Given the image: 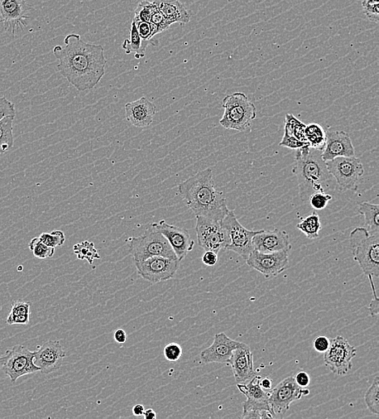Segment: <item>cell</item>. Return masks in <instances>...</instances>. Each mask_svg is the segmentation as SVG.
<instances>
[{
    "label": "cell",
    "mask_w": 379,
    "mask_h": 419,
    "mask_svg": "<svg viewBox=\"0 0 379 419\" xmlns=\"http://www.w3.org/2000/svg\"><path fill=\"white\" fill-rule=\"evenodd\" d=\"M54 55L57 70L79 91L93 89L105 74L104 47L86 43L75 33L65 37L64 46L54 48Z\"/></svg>",
    "instance_id": "6da1fadb"
},
{
    "label": "cell",
    "mask_w": 379,
    "mask_h": 419,
    "mask_svg": "<svg viewBox=\"0 0 379 419\" xmlns=\"http://www.w3.org/2000/svg\"><path fill=\"white\" fill-rule=\"evenodd\" d=\"M178 194L196 216L222 221L229 213L227 197L216 189L210 168L181 183Z\"/></svg>",
    "instance_id": "7a4b0ae2"
},
{
    "label": "cell",
    "mask_w": 379,
    "mask_h": 419,
    "mask_svg": "<svg viewBox=\"0 0 379 419\" xmlns=\"http://www.w3.org/2000/svg\"><path fill=\"white\" fill-rule=\"evenodd\" d=\"M296 150L293 173L299 182L301 199L306 202L314 193L330 190L333 177L323 160L322 152L310 147L309 144Z\"/></svg>",
    "instance_id": "3957f363"
},
{
    "label": "cell",
    "mask_w": 379,
    "mask_h": 419,
    "mask_svg": "<svg viewBox=\"0 0 379 419\" xmlns=\"http://www.w3.org/2000/svg\"><path fill=\"white\" fill-rule=\"evenodd\" d=\"M355 262L364 275L379 277V233H369L364 227L357 228L350 233Z\"/></svg>",
    "instance_id": "277c9868"
},
{
    "label": "cell",
    "mask_w": 379,
    "mask_h": 419,
    "mask_svg": "<svg viewBox=\"0 0 379 419\" xmlns=\"http://www.w3.org/2000/svg\"><path fill=\"white\" fill-rule=\"evenodd\" d=\"M224 113L220 119V125L225 129L246 131L251 128L252 122L257 118V108L246 94L234 93L223 99Z\"/></svg>",
    "instance_id": "5b68a950"
},
{
    "label": "cell",
    "mask_w": 379,
    "mask_h": 419,
    "mask_svg": "<svg viewBox=\"0 0 379 419\" xmlns=\"http://www.w3.org/2000/svg\"><path fill=\"white\" fill-rule=\"evenodd\" d=\"M129 249L133 262H142L153 257L177 259L169 242L151 224L143 235L129 238Z\"/></svg>",
    "instance_id": "8992f818"
},
{
    "label": "cell",
    "mask_w": 379,
    "mask_h": 419,
    "mask_svg": "<svg viewBox=\"0 0 379 419\" xmlns=\"http://www.w3.org/2000/svg\"><path fill=\"white\" fill-rule=\"evenodd\" d=\"M331 175L335 178L340 189L358 191V182L364 173V166L356 157H339L326 162Z\"/></svg>",
    "instance_id": "52a82bcc"
},
{
    "label": "cell",
    "mask_w": 379,
    "mask_h": 419,
    "mask_svg": "<svg viewBox=\"0 0 379 419\" xmlns=\"http://www.w3.org/2000/svg\"><path fill=\"white\" fill-rule=\"evenodd\" d=\"M35 353L22 345H16L6 351V354L0 356V367L4 373L16 382L23 376L32 374L40 371L33 363Z\"/></svg>",
    "instance_id": "ba28073f"
},
{
    "label": "cell",
    "mask_w": 379,
    "mask_h": 419,
    "mask_svg": "<svg viewBox=\"0 0 379 419\" xmlns=\"http://www.w3.org/2000/svg\"><path fill=\"white\" fill-rule=\"evenodd\" d=\"M196 233L198 245L205 251H213L219 253L225 249L230 244L228 231L221 221L196 216Z\"/></svg>",
    "instance_id": "9c48e42d"
},
{
    "label": "cell",
    "mask_w": 379,
    "mask_h": 419,
    "mask_svg": "<svg viewBox=\"0 0 379 419\" xmlns=\"http://www.w3.org/2000/svg\"><path fill=\"white\" fill-rule=\"evenodd\" d=\"M357 355V350L342 335L330 340V346L325 351V365L331 372L338 376L346 375L353 368L352 360Z\"/></svg>",
    "instance_id": "30bf717a"
},
{
    "label": "cell",
    "mask_w": 379,
    "mask_h": 419,
    "mask_svg": "<svg viewBox=\"0 0 379 419\" xmlns=\"http://www.w3.org/2000/svg\"><path fill=\"white\" fill-rule=\"evenodd\" d=\"M223 227L228 231L230 244L227 250L236 253L242 258L247 260L249 255L254 251L252 239L259 231H250L244 228L239 222L234 211H229L225 217L221 221Z\"/></svg>",
    "instance_id": "8fae6325"
},
{
    "label": "cell",
    "mask_w": 379,
    "mask_h": 419,
    "mask_svg": "<svg viewBox=\"0 0 379 419\" xmlns=\"http://www.w3.org/2000/svg\"><path fill=\"white\" fill-rule=\"evenodd\" d=\"M177 259L153 257L142 262H134L139 276L149 282L156 284L170 280L180 268Z\"/></svg>",
    "instance_id": "7c38bea8"
},
{
    "label": "cell",
    "mask_w": 379,
    "mask_h": 419,
    "mask_svg": "<svg viewBox=\"0 0 379 419\" xmlns=\"http://www.w3.org/2000/svg\"><path fill=\"white\" fill-rule=\"evenodd\" d=\"M310 390L301 388L295 382L294 377L282 380L270 392L268 403L273 416L283 414L289 411L292 402L299 401L302 398L308 396Z\"/></svg>",
    "instance_id": "4fadbf2b"
},
{
    "label": "cell",
    "mask_w": 379,
    "mask_h": 419,
    "mask_svg": "<svg viewBox=\"0 0 379 419\" xmlns=\"http://www.w3.org/2000/svg\"><path fill=\"white\" fill-rule=\"evenodd\" d=\"M289 250L266 253L254 251L249 255L246 263L266 278L275 277L289 267Z\"/></svg>",
    "instance_id": "5bb4252c"
},
{
    "label": "cell",
    "mask_w": 379,
    "mask_h": 419,
    "mask_svg": "<svg viewBox=\"0 0 379 419\" xmlns=\"http://www.w3.org/2000/svg\"><path fill=\"white\" fill-rule=\"evenodd\" d=\"M169 242L177 260L181 262L194 248V240L191 238L188 230L178 226L171 225L165 220L151 224Z\"/></svg>",
    "instance_id": "9a60e30c"
},
{
    "label": "cell",
    "mask_w": 379,
    "mask_h": 419,
    "mask_svg": "<svg viewBox=\"0 0 379 419\" xmlns=\"http://www.w3.org/2000/svg\"><path fill=\"white\" fill-rule=\"evenodd\" d=\"M33 353V363L43 374H50L59 370L66 358L64 347L57 340L47 341L37 346V350Z\"/></svg>",
    "instance_id": "2e32d148"
},
{
    "label": "cell",
    "mask_w": 379,
    "mask_h": 419,
    "mask_svg": "<svg viewBox=\"0 0 379 419\" xmlns=\"http://www.w3.org/2000/svg\"><path fill=\"white\" fill-rule=\"evenodd\" d=\"M243 344L241 342L229 338L225 333L216 334L212 345L201 351V361L204 364H229L233 351Z\"/></svg>",
    "instance_id": "e0dca14e"
},
{
    "label": "cell",
    "mask_w": 379,
    "mask_h": 419,
    "mask_svg": "<svg viewBox=\"0 0 379 419\" xmlns=\"http://www.w3.org/2000/svg\"><path fill=\"white\" fill-rule=\"evenodd\" d=\"M325 146L323 149V160L329 162L339 157H354L355 148L349 135L340 130L327 129Z\"/></svg>",
    "instance_id": "ac0fdd59"
},
{
    "label": "cell",
    "mask_w": 379,
    "mask_h": 419,
    "mask_svg": "<svg viewBox=\"0 0 379 419\" xmlns=\"http://www.w3.org/2000/svg\"><path fill=\"white\" fill-rule=\"evenodd\" d=\"M254 250L261 253H271L284 250H291L290 235L286 231L275 229L259 231L252 239Z\"/></svg>",
    "instance_id": "d6986e66"
},
{
    "label": "cell",
    "mask_w": 379,
    "mask_h": 419,
    "mask_svg": "<svg viewBox=\"0 0 379 419\" xmlns=\"http://www.w3.org/2000/svg\"><path fill=\"white\" fill-rule=\"evenodd\" d=\"M261 376H255L248 384H237V387L247 400L243 402V412L248 411H265L272 413L268 398L270 392L264 391L260 387ZM273 414V413H272Z\"/></svg>",
    "instance_id": "ffe728a7"
},
{
    "label": "cell",
    "mask_w": 379,
    "mask_h": 419,
    "mask_svg": "<svg viewBox=\"0 0 379 419\" xmlns=\"http://www.w3.org/2000/svg\"><path fill=\"white\" fill-rule=\"evenodd\" d=\"M28 10L27 0H0V23L11 28L14 33L16 28L25 27Z\"/></svg>",
    "instance_id": "44dd1931"
},
{
    "label": "cell",
    "mask_w": 379,
    "mask_h": 419,
    "mask_svg": "<svg viewBox=\"0 0 379 419\" xmlns=\"http://www.w3.org/2000/svg\"><path fill=\"white\" fill-rule=\"evenodd\" d=\"M126 119L136 128H147L150 126L156 114V107L154 104L146 97H142L133 102L124 106Z\"/></svg>",
    "instance_id": "7402d4cb"
},
{
    "label": "cell",
    "mask_w": 379,
    "mask_h": 419,
    "mask_svg": "<svg viewBox=\"0 0 379 419\" xmlns=\"http://www.w3.org/2000/svg\"><path fill=\"white\" fill-rule=\"evenodd\" d=\"M228 364L231 365L237 383H246L257 376L253 366V354L250 347L246 344L233 351Z\"/></svg>",
    "instance_id": "603a6c76"
},
{
    "label": "cell",
    "mask_w": 379,
    "mask_h": 419,
    "mask_svg": "<svg viewBox=\"0 0 379 419\" xmlns=\"http://www.w3.org/2000/svg\"><path fill=\"white\" fill-rule=\"evenodd\" d=\"M159 11L171 22L185 25L191 20V12L180 0H154Z\"/></svg>",
    "instance_id": "cb8c5ba5"
},
{
    "label": "cell",
    "mask_w": 379,
    "mask_h": 419,
    "mask_svg": "<svg viewBox=\"0 0 379 419\" xmlns=\"http://www.w3.org/2000/svg\"><path fill=\"white\" fill-rule=\"evenodd\" d=\"M151 42L143 41L139 36L136 23L133 20L131 23V33H129V39H126L122 43V49L127 55L134 54L136 59H142L146 55V50Z\"/></svg>",
    "instance_id": "d4e9b609"
},
{
    "label": "cell",
    "mask_w": 379,
    "mask_h": 419,
    "mask_svg": "<svg viewBox=\"0 0 379 419\" xmlns=\"http://www.w3.org/2000/svg\"><path fill=\"white\" fill-rule=\"evenodd\" d=\"M358 211L364 216V228L369 233H379V206L364 202L359 204Z\"/></svg>",
    "instance_id": "484cf974"
},
{
    "label": "cell",
    "mask_w": 379,
    "mask_h": 419,
    "mask_svg": "<svg viewBox=\"0 0 379 419\" xmlns=\"http://www.w3.org/2000/svg\"><path fill=\"white\" fill-rule=\"evenodd\" d=\"M15 117H7L0 120V154L10 151L14 146L13 121Z\"/></svg>",
    "instance_id": "4316f807"
},
{
    "label": "cell",
    "mask_w": 379,
    "mask_h": 419,
    "mask_svg": "<svg viewBox=\"0 0 379 419\" xmlns=\"http://www.w3.org/2000/svg\"><path fill=\"white\" fill-rule=\"evenodd\" d=\"M305 137L309 146L322 152L325 146V130L317 123H311L306 126Z\"/></svg>",
    "instance_id": "83f0119b"
},
{
    "label": "cell",
    "mask_w": 379,
    "mask_h": 419,
    "mask_svg": "<svg viewBox=\"0 0 379 419\" xmlns=\"http://www.w3.org/2000/svg\"><path fill=\"white\" fill-rule=\"evenodd\" d=\"M297 228L301 231L306 237L311 240L317 239L320 237L321 226L320 215L314 211L313 214L308 217L302 220L299 224L296 226Z\"/></svg>",
    "instance_id": "f1b7e54d"
},
{
    "label": "cell",
    "mask_w": 379,
    "mask_h": 419,
    "mask_svg": "<svg viewBox=\"0 0 379 419\" xmlns=\"http://www.w3.org/2000/svg\"><path fill=\"white\" fill-rule=\"evenodd\" d=\"M73 251L79 260H81V261L86 260L91 266H93L95 260L100 259L94 243L89 242L88 240L75 244Z\"/></svg>",
    "instance_id": "f546056e"
},
{
    "label": "cell",
    "mask_w": 379,
    "mask_h": 419,
    "mask_svg": "<svg viewBox=\"0 0 379 419\" xmlns=\"http://www.w3.org/2000/svg\"><path fill=\"white\" fill-rule=\"evenodd\" d=\"M364 402H366L369 411L379 416V378L376 376L364 395Z\"/></svg>",
    "instance_id": "4dcf8cb0"
},
{
    "label": "cell",
    "mask_w": 379,
    "mask_h": 419,
    "mask_svg": "<svg viewBox=\"0 0 379 419\" xmlns=\"http://www.w3.org/2000/svg\"><path fill=\"white\" fill-rule=\"evenodd\" d=\"M285 127L289 130L290 133L299 141L304 143H308L305 137V128L306 125L297 119L294 115L286 114L285 117Z\"/></svg>",
    "instance_id": "1f68e13d"
},
{
    "label": "cell",
    "mask_w": 379,
    "mask_h": 419,
    "mask_svg": "<svg viewBox=\"0 0 379 419\" xmlns=\"http://www.w3.org/2000/svg\"><path fill=\"white\" fill-rule=\"evenodd\" d=\"M133 21L136 23L138 35L143 41H150L154 46H159V41L154 39V37L159 35L157 27L154 23L136 21L134 19Z\"/></svg>",
    "instance_id": "d6a6232c"
},
{
    "label": "cell",
    "mask_w": 379,
    "mask_h": 419,
    "mask_svg": "<svg viewBox=\"0 0 379 419\" xmlns=\"http://www.w3.org/2000/svg\"><path fill=\"white\" fill-rule=\"evenodd\" d=\"M158 8L154 3L142 0L134 11V20L151 23V17Z\"/></svg>",
    "instance_id": "836d02e7"
},
{
    "label": "cell",
    "mask_w": 379,
    "mask_h": 419,
    "mask_svg": "<svg viewBox=\"0 0 379 419\" xmlns=\"http://www.w3.org/2000/svg\"><path fill=\"white\" fill-rule=\"evenodd\" d=\"M28 248H30L33 254L35 255V257L39 259L51 258L54 256L55 252V248L47 246L38 237L33 238L31 240L30 244H28Z\"/></svg>",
    "instance_id": "e575fe53"
},
{
    "label": "cell",
    "mask_w": 379,
    "mask_h": 419,
    "mask_svg": "<svg viewBox=\"0 0 379 419\" xmlns=\"http://www.w3.org/2000/svg\"><path fill=\"white\" fill-rule=\"evenodd\" d=\"M41 242L51 248L61 247L65 242V235L62 231H53L50 233H42L39 237Z\"/></svg>",
    "instance_id": "d590c367"
},
{
    "label": "cell",
    "mask_w": 379,
    "mask_h": 419,
    "mask_svg": "<svg viewBox=\"0 0 379 419\" xmlns=\"http://www.w3.org/2000/svg\"><path fill=\"white\" fill-rule=\"evenodd\" d=\"M362 9L364 15L369 21L378 23L379 21V0H363Z\"/></svg>",
    "instance_id": "8d00e7d4"
},
{
    "label": "cell",
    "mask_w": 379,
    "mask_h": 419,
    "mask_svg": "<svg viewBox=\"0 0 379 419\" xmlns=\"http://www.w3.org/2000/svg\"><path fill=\"white\" fill-rule=\"evenodd\" d=\"M333 200V196L326 194L325 192H315L309 197V202L315 210H323L328 206L329 202Z\"/></svg>",
    "instance_id": "74e56055"
},
{
    "label": "cell",
    "mask_w": 379,
    "mask_h": 419,
    "mask_svg": "<svg viewBox=\"0 0 379 419\" xmlns=\"http://www.w3.org/2000/svg\"><path fill=\"white\" fill-rule=\"evenodd\" d=\"M151 23H154L157 27L158 33H159V35L161 32L167 31L172 25H174V23L167 20L158 8L156 12L153 13Z\"/></svg>",
    "instance_id": "f35d334b"
},
{
    "label": "cell",
    "mask_w": 379,
    "mask_h": 419,
    "mask_svg": "<svg viewBox=\"0 0 379 419\" xmlns=\"http://www.w3.org/2000/svg\"><path fill=\"white\" fill-rule=\"evenodd\" d=\"M182 354H183V349L180 344L176 343H170L166 345L164 349L165 358L170 362L178 361Z\"/></svg>",
    "instance_id": "ab89813d"
},
{
    "label": "cell",
    "mask_w": 379,
    "mask_h": 419,
    "mask_svg": "<svg viewBox=\"0 0 379 419\" xmlns=\"http://www.w3.org/2000/svg\"><path fill=\"white\" fill-rule=\"evenodd\" d=\"M306 144H308L301 142L299 139L293 136L289 130L285 127L284 136H283L281 142L279 144L280 146L289 148L290 149H297L306 146Z\"/></svg>",
    "instance_id": "60d3db41"
},
{
    "label": "cell",
    "mask_w": 379,
    "mask_h": 419,
    "mask_svg": "<svg viewBox=\"0 0 379 419\" xmlns=\"http://www.w3.org/2000/svg\"><path fill=\"white\" fill-rule=\"evenodd\" d=\"M15 105L8 100L6 97H0V120L7 117H16Z\"/></svg>",
    "instance_id": "b9f144b4"
},
{
    "label": "cell",
    "mask_w": 379,
    "mask_h": 419,
    "mask_svg": "<svg viewBox=\"0 0 379 419\" xmlns=\"http://www.w3.org/2000/svg\"><path fill=\"white\" fill-rule=\"evenodd\" d=\"M24 315H30V303L14 302L9 315L17 316Z\"/></svg>",
    "instance_id": "7bdbcfd3"
},
{
    "label": "cell",
    "mask_w": 379,
    "mask_h": 419,
    "mask_svg": "<svg viewBox=\"0 0 379 419\" xmlns=\"http://www.w3.org/2000/svg\"><path fill=\"white\" fill-rule=\"evenodd\" d=\"M369 283H371V287L373 293V300L371 302V304L369 306V315L373 317L378 316L379 314V300L377 295V291L376 286H374V283L373 281L372 277H369Z\"/></svg>",
    "instance_id": "ee69618b"
},
{
    "label": "cell",
    "mask_w": 379,
    "mask_h": 419,
    "mask_svg": "<svg viewBox=\"0 0 379 419\" xmlns=\"http://www.w3.org/2000/svg\"><path fill=\"white\" fill-rule=\"evenodd\" d=\"M330 346V339L325 335L316 337L313 341V348L316 351L320 353H324Z\"/></svg>",
    "instance_id": "f6af8a7d"
},
{
    "label": "cell",
    "mask_w": 379,
    "mask_h": 419,
    "mask_svg": "<svg viewBox=\"0 0 379 419\" xmlns=\"http://www.w3.org/2000/svg\"><path fill=\"white\" fill-rule=\"evenodd\" d=\"M242 418L248 419V418H275L273 416V414L270 411H265V409H262V411H248L246 412H243Z\"/></svg>",
    "instance_id": "bcb514c9"
},
{
    "label": "cell",
    "mask_w": 379,
    "mask_h": 419,
    "mask_svg": "<svg viewBox=\"0 0 379 419\" xmlns=\"http://www.w3.org/2000/svg\"><path fill=\"white\" fill-rule=\"evenodd\" d=\"M295 382L301 388L308 387L311 384L310 375L304 372V371H299L297 372L294 377Z\"/></svg>",
    "instance_id": "7dc6e473"
},
{
    "label": "cell",
    "mask_w": 379,
    "mask_h": 419,
    "mask_svg": "<svg viewBox=\"0 0 379 419\" xmlns=\"http://www.w3.org/2000/svg\"><path fill=\"white\" fill-rule=\"evenodd\" d=\"M30 315H17L12 316L8 315L6 322L9 325L14 324H23L26 325L30 322Z\"/></svg>",
    "instance_id": "c3c4849f"
},
{
    "label": "cell",
    "mask_w": 379,
    "mask_h": 419,
    "mask_svg": "<svg viewBox=\"0 0 379 419\" xmlns=\"http://www.w3.org/2000/svg\"><path fill=\"white\" fill-rule=\"evenodd\" d=\"M201 260L205 266H214L219 261L218 253L213 251H205Z\"/></svg>",
    "instance_id": "681fc988"
},
{
    "label": "cell",
    "mask_w": 379,
    "mask_h": 419,
    "mask_svg": "<svg viewBox=\"0 0 379 419\" xmlns=\"http://www.w3.org/2000/svg\"><path fill=\"white\" fill-rule=\"evenodd\" d=\"M260 387L266 392H270L273 389V380L270 378H261Z\"/></svg>",
    "instance_id": "f907efd6"
},
{
    "label": "cell",
    "mask_w": 379,
    "mask_h": 419,
    "mask_svg": "<svg viewBox=\"0 0 379 419\" xmlns=\"http://www.w3.org/2000/svg\"><path fill=\"white\" fill-rule=\"evenodd\" d=\"M114 340L118 344H124L127 340V332L123 329H118L114 333Z\"/></svg>",
    "instance_id": "816d5d0a"
},
{
    "label": "cell",
    "mask_w": 379,
    "mask_h": 419,
    "mask_svg": "<svg viewBox=\"0 0 379 419\" xmlns=\"http://www.w3.org/2000/svg\"><path fill=\"white\" fill-rule=\"evenodd\" d=\"M144 411H145V408L140 404L136 405L132 409V413L133 416L136 417L142 416Z\"/></svg>",
    "instance_id": "f5cc1de1"
},
{
    "label": "cell",
    "mask_w": 379,
    "mask_h": 419,
    "mask_svg": "<svg viewBox=\"0 0 379 419\" xmlns=\"http://www.w3.org/2000/svg\"><path fill=\"white\" fill-rule=\"evenodd\" d=\"M142 416L146 419H155L157 417V413L154 409H145V411H144Z\"/></svg>",
    "instance_id": "db71d44e"
}]
</instances>
